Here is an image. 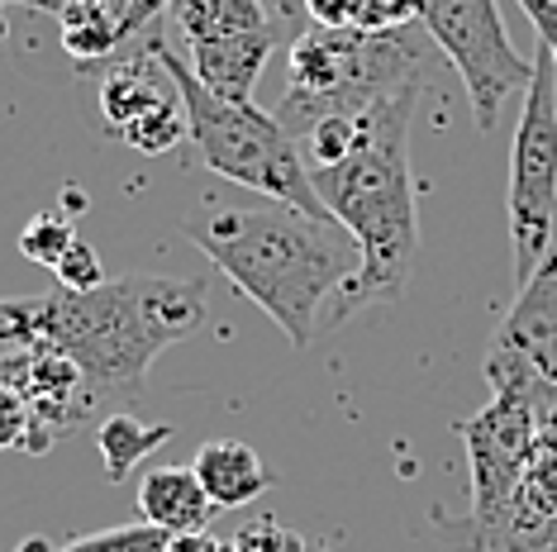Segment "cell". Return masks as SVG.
<instances>
[{"label": "cell", "instance_id": "obj_18", "mask_svg": "<svg viewBox=\"0 0 557 552\" xmlns=\"http://www.w3.org/2000/svg\"><path fill=\"white\" fill-rule=\"evenodd\" d=\"M44 338V296H5L0 300V362L24 353Z\"/></svg>", "mask_w": 557, "mask_h": 552}, {"label": "cell", "instance_id": "obj_22", "mask_svg": "<svg viewBox=\"0 0 557 552\" xmlns=\"http://www.w3.org/2000/svg\"><path fill=\"white\" fill-rule=\"evenodd\" d=\"M367 0H306V20L314 29H358Z\"/></svg>", "mask_w": 557, "mask_h": 552}, {"label": "cell", "instance_id": "obj_9", "mask_svg": "<svg viewBox=\"0 0 557 552\" xmlns=\"http://www.w3.org/2000/svg\"><path fill=\"white\" fill-rule=\"evenodd\" d=\"M0 381H10L15 391L24 396V405L34 414V443H29V457H44L58 438L77 434L86 419L100 410L91 386H86V372L62 353L58 343H29L24 353L0 362Z\"/></svg>", "mask_w": 557, "mask_h": 552}, {"label": "cell", "instance_id": "obj_14", "mask_svg": "<svg viewBox=\"0 0 557 552\" xmlns=\"http://www.w3.org/2000/svg\"><path fill=\"white\" fill-rule=\"evenodd\" d=\"M172 20H176V34L191 48L272 29L262 0H172Z\"/></svg>", "mask_w": 557, "mask_h": 552}, {"label": "cell", "instance_id": "obj_13", "mask_svg": "<svg viewBox=\"0 0 557 552\" xmlns=\"http://www.w3.org/2000/svg\"><path fill=\"white\" fill-rule=\"evenodd\" d=\"M176 429L172 424H148L138 419L134 410H115L100 419L96 429V448H100V462H106V481H129L134 467H144V457H153L162 443H172Z\"/></svg>", "mask_w": 557, "mask_h": 552}, {"label": "cell", "instance_id": "obj_21", "mask_svg": "<svg viewBox=\"0 0 557 552\" xmlns=\"http://www.w3.org/2000/svg\"><path fill=\"white\" fill-rule=\"evenodd\" d=\"M234 548L238 552H300L306 548V538L282 529L276 519H252V524H244V529L234 534Z\"/></svg>", "mask_w": 557, "mask_h": 552}, {"label": "cell", "instance_id": "obj_24", "mask_svg": "<svg viewBox=\"0 0 557 552\" xmlns=\"http://www.w3.org/2000/svg\"><path fill=\"white\" fill-rule=\"evenodd\" d=\"M519 10L529 15L539 34V48H548L553 62H557V0H519Z\"/></svg>", "mask_w": 557, "mask_h": 552}, {"label": "cell", "instance_id": "obj_23", "mask_svg": "<svg viewBox=\"0 0 557 552\" xmlns=\"http://www.w3.org/2000/svg\"><path fill=\"white\" fill-rule=\"evenodd\" d=\"M262 10H268L272 29L282 34V39H300V34L310 29V20H306V0H262Z\"/></svg>", "mask_w": 557, "mask_h": 552}, {"label": "cell", "instance_id": "obj_19", "mask_svg": "<svg viewBox=\"0 0 557 552\" xmlns=\"http://www.w3.org/2000/svg\"><path fill=\"white\" fill-rule=\"evenodd\" d=\"M34 443V414L10 381H0V453H29Z\"/></svg>", "mask_w": 557, "mask_h": 552}, {"label": "cell", "instance_id": "obj_2", "mask_svg": "<svg viewBox=\"0 0 557 552\" xmlns=\"http://www.w3.org/2000/svg\"><path fill=\"white\" fill-rule=\"evenodd\" d=\"M210 267L230 276L238 296L290 338L310 348L324 329V310L358 276V243L334 219H314L296 205H210L182 224Z\"/></svg>", "mask_w": 557, "mask_h": 552}, {"label": "cell", "instance_id": "obj_6", "mask_svg": "<svg viewBox=\"0 0 557 552\" xmlns=\"http://www.w3.org/2000/svg\"><path fill=\"white\" fill-rule=\"evenodd\" d=\"M505 210H510V267L524 286L557 243V62L548 48L534 53V81L519 110Z\"/></svg>", "mask_w": 557, "mask_h": 552}, {"label": "cell", "instance_id": "obj_25", "mask_svg": "<svg viewBox=\"0 0 557 552\" xmlns=\"http://www.w3.org/2000/svg\"><path fill=\"white\" fill-rule=\"evenodd\" d=\"M168 552H238V548H234V538H214L210 529H200V534H176Z\"/></svg>", "mask_w": 557, "mask_h": 552}, {"label": "cell", "instance_id": "obj_20", "mask_svg": "<svg viewBox=\"0 0 557 552\" xmlns=\"http://www.w3.org/2000/svg\"><path fill=\"white\" fill-rule=\"evenodd\" d=\"M53 276H58V291H91V286L106 281V267H100V253H96V248L77 234V243L62 253V262L53 267Z\"/></svg>", "mask_w": 557, "mask_h": 552}, {"label": "cell", "instance_id": "obj_28", "mask_svg": "<svg viewBox=\"0 0 557 552\" xmlns=\"http://www.w3.org/2000/svg\"><path fill=\"white\" fill-rule=\"evenodd\" d=\"M300 552H334V548H324V543H310V538H306V548H300Z\"/></svg>", "mask_w": 557, "mask_h": 552}, {"label": "cell", "instance_id": "obj_5", "mask_svg": "<svg viewBox=\"0 0 557 552\" xmlns=\"http://www.w3.org/2000/svg\"><path fill=\"white\" fill-rule=\"evenodd\" d=\"M429 48L405 29L362 34V29H310L290 39L286 62V100L276 120L290 134H306L329 115H358L376 100L424 81Z\"/></svg>", "mask_w": 557, "mask_h": 552}, {"label": "cell", "instance_id": "obj_26", "mask_svg": "<svg viewBox=\"0 0 557 552\" xmlns=\"http://www.w3.org/2000/svg\"><path fill=\"white\" fill-rule=\"evenodd\" d=\"M15 5H24V10H48V15H58L67 0H15Z\"/></svg>", "mask_w": 557, "mask_h": 552}, {"label": "cell", "instance_id": "obj_7", "mask_svg": "<svg viewBox=\"0 0 557 552\" xmlns=\"http://www.w3.org/2000/svg\"><path fill=\"white\" fill-rule=\"evenodd\" d=\"M420 24L438 53L458 67L476 129L491 134L500 124L505 105L519 91H529L534 58H524L510 43V29H505L496 0H420Z\"/></svg>", "mask_w": 557, "mask_h": 552}, {"label": "cell", "instance_id": "obj_4", "mask_svg": "<svg viewBox=\"0 0 557 552\" xmlns=\"http://www.w3.org/2000/svg\"><path fill=\"white\" fill-rule=\"evenodd\" d=\"M158 58L168 67V77L176 81V96H182L186 138L196 143L200 162H206L214 177L244 186V191H258L262 200L296 205L314 219H334L324 210L320 191H314L306 148H300V138L282 120L258 110L252 100H224L206 91L196 81L191 62H182L168 43H158Z\"/></svg>", "mask_w": 557, "mask_h": 552}, {"label": "cell", "instance_id": "obj_15", "mask_svg": "<svg viewBox=\"0 0 557 552\" xmlns=\"http://www.w3.org/2000/svg\"><path fill=\"white\" fill-rule=\"evenodd\" d=\"M172 534L153 529V524H115V529H96V534H82V538H67V543H48V538L29 534L24 548L29 552H168Z\"/></svg>", "mask_w": 557, "mask_h": 552}, {"label": "cell", "instance_id": "obj_11", "mask_svg": "<svg viewBox=\"0 0 557 552\" xmlns=\"http://www.w3.org/2000/svg\"><path fill=\"white\" fill-rule=\"evenodd\" d=\"M214 500L206 495L191 467H153L138 481V519L162 534H200L214 519Z\"/></svg>", "mask_w": 557, "mask_h": 552}, {"label": "cell", "instance_id": "obj_27", "mask_svg": "<svg viewBox=\"0 0 557 552\" xmlns=\"http://www.w3.org/2000/svg\"><path fill=\"white\" fill-rule=\"evenodd\" d=\"M519 552H557V538H539V543H529V548H519Z\"/></svg>", "mask_w": 557, "mask_h": 552}, {"label": "cell", "instance_id": "obj_29", "mask_svg": "<svg viewBox=\"0 0 557 552\" xmlns=\"http://www.w3.org/2000/svg\"><path fill=\"white\" fill-rule=\"evenodd\" d=\"M0 34H5V0H0Z\"/></svg>", "mask_w": 557, "mask_h": 552}, {"label": "cell", "instance_id": "obj_8", "mask_svg": "<svg viewBox=\"0 0 557 552\" xmlns=\"http://www.w3.org/2000/svg\"><path fill=\"white\" fill-rule=\"evenodd\" d=\"M486 386L500 396H519L543 419L557 410V243L539 262V272L519 286L515 310L496 329L486 353Z\"/></svg>", "mask_w": 557, "mask_h": 552}, {"label": "cell", "instance_id": "obj_3", "mask_svg": "<svg viewBox=\"0 0 557 552\" xmlns=\"http://www.w3.org/2000/svg\"><path fill=\"white\" fill-rule=\"evenodd\" d=\"M206 276H115L44 296V338L86 372L96 405L129 410L162 348L206 324Z\"/></svg>", "mask_w": 557, "mask_h": 552}, {"label": "cell", "instance_id": "obj_30", "mask_svg": "<svg viewBox=\"0 0 557 552\" xmlns=\"http://www.w3.org/2000/svg\"><path fill=\"white\" fill-rule=\"evenodd\" d=\"M15 552H24V543H20V548H15Z\"/></svg>", "mask_w": 557, "mask_h": 552}, {"label": "cell", "instance_id": "obj_1", "mask_svg": "<svg viewBox=\"0 0 557 552\" xmlns=\"http://www.w3.org/2000/svg\"><path fill=\"white\" fill-rule=\"evenodd\" d=\"M424 81L358 110V148L334 162L314 167V191L334 224L358 243V276L329 300L324 324H344L367 305L396 300L420 262V200L410 177V124L420 105Z\"/></svg>", "mask_w": 557, "mask_h": 552}, {"label": "cell", "instance_id": "obj_12", "mask_svg": "<svg viewBox=\"0 0 557 552\" xmlns=\"http://www.w3.org/2000/svg\"><path fill=\"white\" fill-rule=\"evenodd\" d=\"M191 472L200 476L214 510H244L258 495H268V486H272V472L262 467V457L252 453L248 443H238V438H214V443H206L196 453Z\"/></svg>", "mask_w": 557, "mask_h": 552}, {"label": "cell", "instance_id": "obj_10", "mask_svg": "<svg viewBox=\"0 0 557 552\" xmlns=\"http://www.w3.org/2000/svg\"><path fill=\"white\" fill-rule=\"evenodd\" d=\"M276 43H286L276 29L238 34V39H220V43H196L191 48V72H196V81L214 96L252 100V86H258Z\"/></svg>", "mask_w": 557, "mask_h": 552}, {"label": "cell", "instance_id": "obj_17", "mask_svg": "<svg viewBox=\"0 0 557 552\" xmlns=\"http://www.w3.org/2000/svg\"><path fill=\"white\" fill-rule=\"evenodd\" d=\"M115 138H120V143H129L134 153H148V158L172 153V148L186 138V110H182V100H172V105L148 110L144 120H134L129 129H120Z\"/></svg>", "mask_w": 557, "mask_h": 552}, {"label": "cell", "instance_id": "obj_16", "mask_svg": "<svg viewBox=\"0 0 557 552\" xmlns=\"http://www.w3.org/2000/svg\"><path fill=\"white\" fill-rule=\"evenodd\" d=\"M72 243H77V215L72 210H44L20 229V253L48 272L58 267Z\"/></svg>", "mask_w": 557, "mask_h": 552}]
</instances>
